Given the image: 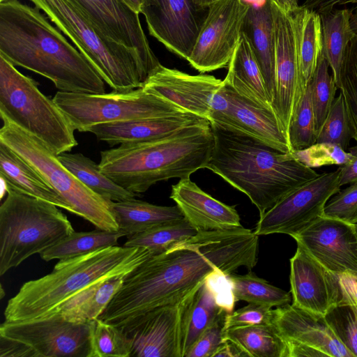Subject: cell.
I'll use <instances>...</instances> for the list:
<instances>
[{"label":"cell","mask_w":357,"mask_h":357,"mask_svg":"<svg viewBox=\"0 0 357 357\" xmlns=\"http://www.w3.org/2000/svg\"><path fill=\"white\" fill-rule=\"evenodd\" d=\"M0 142L31 165L70 206L73 213L86 220L97 229L118 231L111 203L77 178L40 139L3 114Z\"/></svg>","instance_id":"ba28073f"},{"label":"cell","mask_w":357,"mask_h":357,"mask_svg":"<svg viewBox=\"0 0 357 357\" xmlns=\"http://www.w3.org/2000/svg\"><path fill=\"white\" fill-rule=\"evenodd\" d=\"M247 356L235 344L225 340L217 349L212 357H244Z\"/></svg>","instance_id":"db71d44e"},{"label":"cell","mask_w":357,"mask_h":357,"mask_svg":"<svg viewBox=\"0 0 357 357\" xmlns=\"http://www.w3.org/2000/svg\"><path fill=\"white\" fill-rule=\"evenodd\" d=\"M0 55L50 79L60 91L106 93L91 63L36 6L0 3Z\"/></svg>","instance_id":"7a4b0ae2"},{"label":"cell","mask_w":357,"mask_h":357,"mask_svg":"<svg viewBox=\"0 0 357 357\" xmlns=\"http://www.w3.org/2000/svg\"><path fill=\"white\" fill-rule=\"evenodd\" d=\"M36 357L33 349L25 344L0 335V357Z\"/></svg>","instance_id":"681fc988"},{"label":"cell","mask_w":357,"mask_h":357,"mask_svg":"<svg viewBox=\"0 0 357 357\" xmlns=\"http://www.w3.org/2000/svg\"><path fill=\"white\" fill-rule=\"evenodd\" d=\"M236 301H243L270 307L289 303L290 293L271 284L250 271L245 275H228Z\"/></svg>","instance_id":"d590c367"},{"label":"cell","mask_w":357,"mask_h":357,"mask_svg":"<svg viewBox=\"0 0 357 357\" xmlns=\"http://www.w3.org/2000/svg\"><path fill=\"white\" fill-rule=\"evenodd\" d=\"M275 35V93L272 102L286 135L304 86L299 66L297 33L292 11L271 0Z\"/></svg>","instance_id":"9a60e30c"},{"label":"cell","mask_w":357,"mask_h":357,"mask_svg":"<svg viewBox=\"0 0 357 357\" xmlns=\"http://www.w3.org/2000/svg\"><path fill=\"white\" fill-rule=\"evenodd\" d=\"M208 12V7L199 6L194 0H145L141 9L150 35L186 60Z\"/></svg>","instance_id":"2e32d148"},{"label":"cell","mask_w":357,"mask_h":357,"mask_svg":"<svg viewBox=\"0 0 357 357\" xmlns=\"http://www.w3.org/2000/svg\"><path fill=\"white\" fill-rule=\"evenodd\" d=\"M53 100L74 129L80 132L100 123L160 118L187 112L142 86L126 91L98 94L59 91Z\"/></svg>","instance_id":"30bf717a"},{"label":"cell","mask_w":357,"mask_h":357,"mask_svg":"<svg viewBox=\"0 0 357 357\" xmlns=\"http://www.w3.org/2000/svg\"><path fill=\"white\" fill-rule=\"evenodd\" d=\"M296 243V251L290 259L292 304L315 314L326 316L342 300L338 275Z\"/></svg>","instance_id":"d6986e66"},{"label":"cell","mask_w":357,"mask_h":357,"mask_svg":"<svg viewBox=\"0 0 357 357\" xmlns=\"http://www.w3.org/2000/svg\"><path fill=\"white\" fill-rule=\"evenodd\" d=\"M283 9L287 11H293L297 9L298 6V0H275Z\"/></svg>","instance_id":"11a10c76"},{"label":"cell","mask_w":357,"mask_h":357,"mask_svg":"<svg viewBox=\"0 0 357 357\" xmlns=\"http://www.w3.org/2000/svg\"><path fill=\"white\" fill-rule=\"evenodd\" d=\"M218 0H194L195 3L202 7H209Z\"/></svg>","instance_id":"91938a15"},{"label":"cell","mask_w":357,"mask_h":357,"mask_svg":"<svg viewBox=\"0 0 357 357\" xmlns=\"http://www.w3.org/2000/svg\"><path fill=\"white\" fill-rule=\"evenodd\" d=\"M259 236L250 229L199 231L167 251L152 255L126 275L100 319L121 326L177 299L215 271L229 275L257 261Z\"/></svg>","instance_id":"6da1fadb"},{"label":"cell","mask_w":357,"mask_h":357,"mask_svg":"<svg viewBox=\"0 0 357 357\" xmlns=\"http://www.w3.org/2000/svg\"><path fill=\"white\" fill-rule=\"evenodd\" d=\"M350 24L353 31L357 35V6L355 8L354 12L351 13Z\"/></svg>","instance_id":"6f0895ef"},{"label":"cell","mask_w":357,"mask_h":357,"mask_svg":"<svg viewBox=\"0 0 357 357\" xmlns=\"http://www.w3.org/2000/svg\"><path fill=\"white\" fill-rule=\"evenodd\" d=\"M224 310L215 294L204 281L198 289L190 314L185 340V353L202 333L222 314Z\"/></svg>","instance_id":"8d00e7d4"},{"label":"cell","mask_w":357,"mask_h":357,"mask_svg":"<svg viewBox=\"0 0 357 357\" xmlns=\"http://www.w3.org/2000/svg\"><path fill=\"white\" fill-rule=\"evenodd\" d=\"M337 86L344 96L352 139L357 143V35L347 48Z\"/></svg>","instance_id":"60d3db41"},{"label":"cell","mask_w":357,"mask_h":357,"mask_svg":"<svg viewBox=\"0 0 357 357\" xmlns=\"http://www.w3.org/2000/svg\"><path fill=\"white\" fill-rule=\"evenodd\" d=\"M326 318L343 344L357 357V314L349 305H338Z\"/></svg>","instance_id":"ee69618b"},{"label":"cell","mask_w":357,"mask_h":357,"mask_svg":"<svg viewBox=\"0 0 357 357\" xmlns=\"http://www.w3.org/2000/svg\"><path fill=\"white\" fill-rule=\"evenodd\" d=\"M357 213V182L340 190L328 201L324 215L350 222Z\"/></svg>","instance_id":"bcb514c9"},{"label":"cell","mask_w":357,"mask_h":357,"mask_svg":"<svg viewBox=\"0 0 357 357\" xmlns=\"http://www.w3.org/2000/svg\"><path fill=\"white\" fill-rule=\"evenodd\" d=\"M223 83L257 105L273 110L259 65L243 32Z\"/></svg>","instance_id":"4316f807"},{"label":"cell","mask_w":357,"mask_h":357,"mask_svg":"<svg viewBox=\"0 0 357 357\" xmlns=\"http://www.w3.org/2000/svg\"><path fill=\"white\" fill-rule=\"evenodd\" d=\"M287 139L292 152L304 149L317 143L314 116L309 83L291 116Z\"/></svg>","instance_id":"ab89813d"},{"label":"cell","mask_w":357,"mask_h":357,"mask_svg":"<svg viewBox=\"0 0 357 357\" xmlns=\"http://www.w3.org/2000/svg\"><path fill=\"white\" fill-rule=\"evenodd\" d=\"M209 121L250 135L284 153H292L275 112L261 107L223 83L211 102Z\"/></svg>","instance_id":"e0dca14e"},{"label":"cell","mask_w":357,"mask_h":357,"mask_svg":"<svg viewBox=\"0 0 357 357\" xmlns=\"http://www.w3.org/2000/svg\"><path fill=\"white\" fill-rule=\"evenodd\" d=\"M214 146L208 119L157 139L119 145L100 153L101 172L137 196L158 182L206 168Z\"/></svg>","instance_id":"277c9868"},{"label":"cell","mask_w":357,"mask_h":357,"mask_svg":"<svg viewBox=\"0 0 357 357\" xmlns=\"http://www.w3.org/2000/svg\"><path fill=\"white\" fill-rule=\"evenodd\" d=\"M328 68L327 61L321 55L309 82L317 137L328 116L338 89L333 75L329 74Z\"/></svg>","instance_id":"74e56055"},{"label":"cell","mask_w":357,"mask_h":357,"mask_svg":"<svg viewBox=\"0 0 357 357\" xmlns=\"http://www.w3.org/2000/svg\"><path fill=\"white\" fill-rule=\"evenodd\" d=\"M224 312L208 327L185 354L184 357H212L224 342L226 317Z\"/></svg>","instance_id":"f6af8a7d"},{"label":"cell","mask_w":357,"mask_h":357,"mask_svg":"<svg viewBox=\"0 0 357 357\" xmlns=\"http://www.w3.org/2000/svg\"><path fill=\"white\" fill-rule=\"evenodd\" d=\"M351 223L352 224H357V213L356 214V215L351 219V220L350 221Z\"/></svg>","instance_id":"6125c7cd"},{"label":"cell","mask_w":357,"mask_h":357,"mask_svg":"<svg viewBox=\"0 0 357 357\" xmlns=\"http://www.w3.org/2000/svg\"><path fill=\"white\" fill-rule=\"evenodd\" d=\"M13 1H16V0H0V3H6V2Z\"/></svg>","instance_id":"be15d7a7"},{"label":"cell","mask_w":357,"mask_h":357,"mask_svg":"<svg viewBox=\"0 0 357 357\" xmlns=\"http://www.w3.org/2000/svg\"><path fill=\"white\" fill-rule=\"evenodd\" d=\"M250 5L242 0H218L206 18L187 59L201 73L228 66L238 46Z\"/></svg>","instance_id":"5bb4252c"},{"label":"cell","mask_w":357,"mask_h":357,"mask_svg":"<svg viewBox=\"0 0 357 357\" xmlns=\"http://www.w3.org/2000/svg\"><path fill=\"white\" fill-rule=\"evenodd\" d=\"M201 284L118 326L128 341L130 357H184L190 310Z\"/></svg>","instance_id":"8fae6325"},{"label":"cell","mask_w":357,"mask_h":357,"mask_svg":"<svg viewBox=\"0 0 357 357\" xmlns=\"http://www.w3.org/2000/svg\"><path fill=\"white\" fill-rule=\"evenodd\" d=\"M91 321L76 322L61 312L44 318L5 321L0 335L31 347L36 357H89Z\"/></svg>","instance_id":"4fadbf2b"},{"label":"cell","mask_w":357,"mask_h":357,"mask_svg":"<svg viewBox=\"0 0 357 357\" xmlns=\"http://www.w3.org/2000/svg\"><path fill=\"white\" fill-rule=\"evenodd\" d=\"M337 275L342 293V300L339 305L357 303V275L342 273Z\"/></svg>","instance_id":"f907efd6"},{"label":"cell","mask_w":357,"mask_h":357,"mask_svg":"<svg viewBox=\"0 0 357 357\" xmlns=\"http://www.w3.org/2000/svg\"><path fill=\"white\" fill-rule=\"evenodd\" d=\"M134 11L141 13V9L145 0H123Z\"/></svg>","instance_id":"9f6ffc18"},{"label":"cell","mask_w":357,"mask_h":357,"mask_svg":"<svg viewBox=\"0 0 357 357\" xmlns=\"http://www.w3.org/2000/svg\"><path fill=\"white\" fill-rule=\"evenodd\" d=\"M57 158L61 163L82 183L107 200L121 202L137 196L104 174L99 165L82 153L66 152L58 155Z\"/></svg>","instance_id":"1f68e13d"},{"label":"cell","mask_w":357,"mask_h":357,"mask_svg":"<svg viewBox=\"0 0 357 357\" xmlns=\"http://www.w3.org/2000/svg\"><path fill=\"white\" fill-rule=\"evenodd\" d=\"M170 198L185 220L198 231L243 227L235 206H229L202 190L190 177L172 185Z\"/></svg>","instance_id":"603a6c76"},{"label":"cell","mask_w":357,"mask_h":357,"mask_svg":"<svg viewBox=\"0 0 357 357\" xmlns=\"http://www.w3.org/2000/svg\"><path fill=\"white\" fill-rule=\"evenodd\" d=\"M151 256L145 248L116 245L59 260L50 273L24 283L9 299L5 321L51 316L89 287L109 278L126 276Z\"/></svg>","instance_id":"5b68a950"},{"label":"cell","mask_w":357,"mask_h":357,"mask_svg":"<svg viewBox=\"0 0 357 357\" xmlns=\"http://www.w3.org/2000/svg\"><path fill=\"white\" fill-rule=\"evenodd\" d=\"M0 206V275L75 231L57 206L5 184Z\"/></svg>","instance_id":"52a82bcc"},{"label":"cell","mask_w":357,"mask_h":357,"mask_svg":"<svg viewBox=\"0 0 357 357\" xmlns=\"http://www.w3.org/2000/svg\"><path fill=\"white\" fill-rule=\"evenodd\" d=\"M352 133L342 93L335 98L328 116L317 137V143L338 145L344 151L349 149Z\"/></svg>","instance_id":"b9f144b4"},{"label":"cell","mask_w":357,"mask_h":357,"mask_svg":"<svg viewBox=\"0 0 357 357\" xmlns=\"http://www.w3.org/2000/svg\"><path fill=\"white\" fill-rule=\"evenodd\" d=\"M294 158L305 166L316 168L328 165L341 166L348 163L352 155L336 144L322 142L292 152Z\"/></svg>","instance_id":"7bdbcfd3"},{"label":"cell","mask_w":357,"mask_h":357,"mask_svg":"<svg viewBox=\"0 0 357 357\" xmlns=\"http://www.w3.org/2000/svg\"><path fill=\"white\" fill-rule=\"evenodd\" d=\"M124 277L109 278L89 287L63 305L57 312L76 322L98 318L121 287Z\"/></svg>","instance_id":"d6a6232c"},{"label":"cell","mask_w":357,"mask_h":357,"mask_svg":"<svg viewBox=\"0 0 357 357\" xmlns=\"http://www.w3.org/2000/svg\"><path fill=\"white\" fill-rule=\"evenodd\" d=\"M354 225H355L356 231V233H357V224H354Z\"/></svg>","instance_id":"03108f58"},{"label":"cell","mask_w":357,"mask_h":357,"mask_svg":"<svg viewBox=\"0 0 357 357\" xmlns=\"http://www.w3.org/2000/svg\"><path fill=\"white\" fill-rule=\"evenodd\" d=\"M206 119L183 112L160 118L100 123L87 128L84 132H91L98 140L114 146L162 138Z\"/></svg>","instance_id":"cb8c5ba5"},{"label":"cell","mask_w":357,"mask_h":357,"mask_svg":"<svg viewBox=\"0 0 357 357\" xmlns=\"http://www.w3.org/2000/svg\"><path fill=\"white\" fill-rule=\"evenodd\" d=\"M89 357H130L128 341L122 330L100 318L91 321Z\"/></svg>","instance_id":"f35d334b"},{"label":"cell","mask_w":357,"mask_h":357,"mask_svg":"<svg viewBox=\"0 0 357 357\" xmlns=\"http://www.w3.org/2000/svg\"><path fill=\"white\" fill-rule=\"evenodd\" d=\"M350 305L351 307V308L354 310V311L357 314V303H353V304H351V305Z\"/></svg>","instance_id":"94428289"},{"label":"cell","mask_w":357,"mask_h":357,"mask_svg":"<svg viewBox=\"0 0 357 357\" xmlns=\"http://www.w3.org/2000/svg\"><path fill=\"white\" fill-rule=\"evenodd\" d=\"M272 307L249 303L226 317L227 329L232 326L272 324Z\"/></svg>","instance_id":"7dc6e473"},{"label":"cell","mask_w":357,"mask_h":357,"mask_svg":"<svg viewBox=\"0 0 357 357\" xmlns=\"http://www.w3.org/2000/svg\"><path fill=\"white\" fill-rule=\"evenodd\" d=\"M0 176L4 184L73 213L70 206L31 165L1 142Z\"/></svg>","instance_id":"484cf974"},{"label":"cell","mask_w":357,"mask_h":357,"mask_svg":"<svg viewBox=\"0 0 357 357\" xmlns=\"http://www.w3.org/2000/svg\"><path fill=\"white\" fill-rule=\"evenodd\" d=\"M225 340L235 344L249 357H288L286 342L273 324L229 327Z\"/></svg>","instance_id":"4dcf8cb0"},{"label":"cell","mask_w":357,"mask_h":357,"mask_svg":"<svg viewBox=\"0 0 357 357\" xmlns=\"http://www.w3.org/2000/svg\"><path fill=\"white\" fill-rule=\"evenodd\" d=\"M351 0H305L303 6L324 13L329 12L337 6H343L349 3Z\"/></svg>","instance_id":"f5cc1de1"},{"label":"cell","mask_w":357,"mask_h":357,"mask_svg":"<svg viewBox=\"0 0 357 357\" xmlns=\"http://www.w3.org/2000/svg\"><path fill=\"white\" fill-rule=\"evenodd\" d=\"M205 282L214 293L218 305L231 314L236 301L228 275L221 271H215L206 278Z\"/></svg>","instance_id":"c3c4849f"},{"label":"cell","mask_w":357,"mask_h":357,"mask_svg":"<svg viewBox=\"0 0 357 357\" xmlns=\"http://www.w3.org/2000/svg\"><path fill=\"white\" fill-rule=\"evenodd\" d=\"M214 146L206 168L246 195L259 217L287 195L319 176L297 160L250 135L210 121Z\"/></svg>","instance_id":"3957f363"},{"label":"cell","mask_w":357,"mask_h":357,"mask_svg":"<svg viewBox=\"0 0 357 357\" xmlns=\"http://www.w3.org/2000/svg\"><path fill=\"white\" fill-rule=\"evenodd\" d=\"M349 3H356L357 4V0H351Z\"/></svg>","instance_id":"e7e4bbea"},{"label":"cell","mask_w":357,"mask_h":357,"mask_svg":"<svg viewBox=\"0 0 357 357\" xmlns=\"http://www.w3.org/2000/svg\"><path fill=\"white\" fill-rule=\"evenodd\" d=\"M244 3L257 8L262 7L266 4L267 0H242Z\"/></svg>","instance_id":"680465c9"},{"label":"cell","mask_w":357,"mask_h":357,"mask_svg":"<svg viewBox=\"0 0 357 357\" xmlns=\"http://www.w3.org/2000/svg\"><path fill=\"white\" fill-rule=\"evenodd\" d=\"M352 11L335 9L320 13L322 33V56L327 61L337 85L347 48L356 36L350 18Z\"/></svg>","instance_id":"f1b7e54d"},{"label":"cell","mask_w":357,"mask_h":357,"mask_svg":"<svg viewBox=\"0 0 357 357\" xmlns=\"http://www.w3.org/2000/svg\"><path fill=\"white\" fill-rule=\"evenodd\" d=\"M0 114L38 137L56 155L77 145L75 130L53 99L1 55Z\"/></svg>","instance_id":"9c48e42d"},{"label":"cell","mask_w":357,"mask_h":357,"mask_svg":"<svg viewBox=\"0 0 357 357\" xmlns=\"http://www.w3.org/2000/svg\"><path fill=\"white\" fill-rule=\"evenodd\" d=\"M242 32L250 44L272 104L275 93V35L271 0L260 8L250 6Z\"/></svg>","instance_id":"d4e9b609"},{"label":"cell","mask_w":357,"mask_h":357,"mask_svg":"<svg viewBox=\"0 0 357 357\" xmlns=\"http://www.w3.org/2000/svg\"><path fill=\"white\" fill-rule=\"evenodd\" d=\"M108 38L136 52L151 75L160 64L142 29L139 13L123 0H73Z\"/></svg>","instance_id":"ffe728a7"},{"label":"cell","mask_w":357,"mask_h":357,"mask_svg":"<svg viewBox=\"0 0 357 357\" xmlns=\"http://www.w3.org/2000/svg\"><path fill=\"white\" fill-rule=\"evenodd\" d=\"M272 324L287 342L312 347L328 357H354L343 344L326 316L289 303L273 310Z\"/></svg>","instance_id":"7402d4cb"},{"label":"cell","mask_w":357,"mask_h":357,"mask_svg":"<svg viewBox=\"0 0 357 357\" xmlns=\"http://www.w3.org/2000/svg\"><path fill=\"white\" fill-rule=\"evenodd\" d=\"M292 13L297 33L301 75L307 88L322 55L321 17L317 11L303 6Z\"/></svg>","instance_id":"f546056e"},{"label":"cell","mask_w":357,"mask_h":357,"mask_svg":"<svg viewBox=\"0 0 357 357\" xmlns=\"http://www.w3.org/2000/svg\"><path fill=\"white\" fill-rule=\"evenodd\" d=\"M124 236L119 231L98 229L91 231H73L40 254L45 261L66 259L100 249L116 246Z\"/></svg>","instance_id":"836d02e7"},{"label":"cell","mask_w":357,"mask_h":357,"mask_svg":"<svg viewBox=\"0 0 357 357\" xmlns=\"http://www.w3.org/2000/svg\"><path fill=\"white\" fill-rule=\"evenodd\" d=\"M111 208L118 231L126 236L185 219L177 206H158L135 198L112 202Z\"/></svg>","instance_id":"83f0119b"},{"label":"cell","mask_w":357,"mask_h":357,"mask_svg":"<svg viewBox=\"0 0 357 357\" xmlns=\"http://www.w3.org/2000/svg\"><path fill=\"white\" fill-rule=\"evenodd\" d=\"M87 59L113 91L142 87L151 75L134 50L105 36L73 0H30Z\"/></svg>","instance_id":"8992f818"},{"label":"cell","mask_w":357,"mask_h":357,"mask_svg":"<svg viewBox=\"0 0 357 357\" xmlns=\"http://www.w3.org/2000/svg\"><path fill=\"white\" fill-rule=\"evenodd\" d=\"M223 80L213 75H192L161 63L142 87L182 110L208 120L215 93Z\"/></svg>","instance_id":"44dd1931"},{"label":"cell","mask_w":357,"mask_h":357,"mask_svg":"<svg viewBox=\"0 0 357 357\" xmlns=\"http://www.w3.org/2000/svg\"><path fill=\"white\" fill-rule=\"evenodd\" d=\"M348 150L352 158L348 163L339 166L340 187L357 182V144Z\"/></svg>","instance_id":"816d5d0a"},{"label":"cell","mask_w":357,"mask_h":357,"mask_svg":"<svg viewBox=\"0 0 357 357\" xmlns=\"http://www.w3.org/2000/svg\"><path fill=\"white\" fill-rule=\"evenodd\" d=\"M340 169L319 174L295 189L259 217L258 235L284 234L292 238L324 215L328 201L340 190Z\"/></svg>","instance_id":"7c38bea8"},{"label":"cell","mask_w":357,"mask_h":357,"mask_svg":"<svg viewBox=\"0 0 357 357\" xmlns=\"http://www.w3.org/2000/svg\"><path fill=\"white\" fill-rule=\"evenodd\" d=\"M198 232L185 218L128 236L123 246L145 248L152 255H157Z\"/></svg>","instance_id":"e575fe53"},{"label":"cell","mask_w":357,"mask_h":357,"mask_svg":"<svg viewBox=\"0 0 357 357\" xmlns=\"http://www.w3.org/2000/svg\"><path fill=\"white\" fill-rule=\"evenodd\" d=\"M293 238L331 272L357 275L354 224L323 215Z\"/></svg>","instance_id":"ac0fdd59"}]
</instances>
